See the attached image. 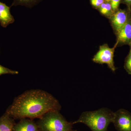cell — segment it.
Segmentation results:
<instances>
[{"label": "cell", "instance_id": "6da1fadb", "mask_svg": "<svg viewBox=\"0 0 131 131\" xmlns=\"http://www.w3.org/2000/svg\"><path fill=\"white\" fill-rule=\"evenodd\" d=\"M61 109L58 101L51 94L41 90H31L15 97L6 113L14 119H33Z\"/></svg>", "mask_w": 131, "mask_h": 131}, {"label": "cell", "instance_id": "7a4b0ae2", "mask_svg": "<svg viewBox=\"0 0 131 131\" xmlns=\"http://www.w3.org/2000/svg\"><path fill=\"white\" fill-rule=\"evenodd\" d=\"M114 115V113L110 109L102 108L95 111L83 112L77 120L72 123L73 125L84 124L92 131H107L109 124L112 123Z\"/></svg>", "mask_w": 131, "mask_h": 131}, {"label": "cell", "instance_id": "3957f363", "mask_svg": "<svg viewBox=\"0 0 131 131\" xmlns=\"http://www.w3.org/2000/svg\"><path fill=\"white\" fill-rule=\"evenodd\" d=\"M37 124L40 131H77L73 129V123L67 121L58 111L47 113Z\"/></svg>", "mask_w": 131, "mask_h": 131}, {"label": "cell", "instance_id": "277c9868", "mask_svg": "<svg viewBox=\"0 0 131 131\" xmlns=\"http://www.w3.org/2000/svg\"><path fill=\"white\" fill-rule=\"evenodd\" d=\"M118 44L117 41L113 48H110L107 44L101 46L99 51L93 58V61L101 64H106L112 71L114 72L116 69L114 66V57L115 50Z\"/></svg>", "mask_w": 131, "mask_h": 131}, {"label": "cell", "instance_id": "5b68a950", "mask_svg": "<svg viewBox=\"0 0 131 131\" xmlns=\"http://www.w3.org/2000/svg\"><path fill=\"white\" fill-rule=\"evenodd\" d=\"M112 123L118 131H131V113L125 109H120L114 112Z\"/></svg>", "mask_w": 131, "mask_h": 131}, {"label": "cell", "instance_id": "8992f818", "mask_svg": "<svg viewBox=\"0 0 131 131\" xmlns=\"http://www.w3.org/2000/svg\"><path fill=\"white\" fill-rule=\"evenodd\" d=\"M128 19L127 14L124 10H119L113 15L111 22L117 35L124 27Z\"/></svg>", "mask_w": 131, "mask_h": 131}, {"label": "cell", "instance_id": "52a82bcc", "mask_svg": "<svg viewBox=\"0 0 131 131\" xmlns=\"http://www.w3.org/2000/svg\"><path fill=\"white\" fill-rule=\"evenodd\" d=\"M13 131H40L37 124L32 119L25 118L20 119L19 122L15 125Z\"/></svg>", "mask_w": 131, "mask_h": 131}, {"label": "cell", "instance_id": "ba28073f", "mask_svg": "<svg viewBox=\"0 0 131 131\" xmlns=\"http://www.w3.org/2000/svg\"><path fill=\"white\" fill-rule=\"evenodd\" d=\"M15 19L10 12V7L0 2V24L2 27H6L14 22Z\"/></svg>", "mask_w": 131, "mask_h": 131}, {"label": "cell", "instance_id": "9c48e42d", "mask_svg": "<svg viewBox=\"0 0 131 131\" xmlns=\"http://www.w3.org/2000/svg\"><path fill=\"white\" fill-rule=\"evenodd\" d=\"M117 42L122 44H129L131 40V19L126 24L117 34Z\"/></svg>", "mask_w": 131, "mask_h": 131}, {"label": "cell", "instance_id": "30bf717a", "mask_svg": "<svg viewBox=\"0 0 131 131\" xmlns=\"http://www.w3.org/2000/svg\"><path fill=\"white\" fill-rule=\"evenodd\" d=\"M15 124L14 119L5 112L0 117V131H13Z\"/></svg>", "mask_w": 131, "mask_h": 131}, {"label": "cell", "instance_id": "8fae6325", "mask_svg": "<svg viewBox=\"0 0 131 131\" xmlns=\"http://www.w3.org/2000/svg\"><path fill=\"white\" fill-rule=\"evenodd\" d=\"M40 1L41 0H14L11 6L21 5L31 8L40 2Z\"/></svg>", "mask_w": 131, "mask_h": 131}, {"label": "cell", "instance_id": "7c38bea8", "mask_svg": "<svg viewBox=\"0 0 131 131\" xmlns=\"http://www.w3.org/2000/svg\"><path fill=\"white\" fill-rule=\"evenodd\" d=\"M100 11L102 14L107 16H112L113 12L110 2L103 3L100 7Z\"/></svg>", "mask_w": 131, "mask_h": 131}, {"label": "cell", "instance_id": "4fadbf2b", "mask_svg": "<svg viewBox=\"0 0 131 131\" xmlns=\"http://www.w3.org/2000/svg\"><path fill=\"white\" fill-rule=\"evenodd\" d=\"M19 72L18 71L10 69L0 64V76L6 74H17Z\"/></svg>", "mask_w": 131, "mask_h": 131}, {"label": "cell", "instance_id": "5bb4252c", "mask_svg": "<svg viewBox=\"0 0 131 131\" xmlns=\"http://www.w3.org/2000/svg\"><path fill=\"white\" fill-rule=\"evenodd\" d=\"M124 68L127 72L129 74L131 75V51H130L129 55L126 59Z\"/></svg>", "mask_w": 131, "mask_h": 131}, {"label": "cell", "instance_id": "9a60e30c", "mask_svg": "<svg viewBox=\"0 0 131 131\" xmlns=\"http://www.w3.org/2000/svg\"><path fill=\"white\" fill-rule=\"evenodd\" d=\"M120 1L121 0H110V2L113 12H115L118 9Z\"/></svg>", "mask_w": 131, "mask_h": 131}, {"label": "cell", "instance_id": "2e32d148", "mask_svg": "<svg viewBox=\"0 0 131 131\" xmlns=\"http://www.w3.org/2000/svg\"><path fill=\"white\" fill-rule=\"evenodd\" d=\"M91 5L96 8H99L104 3L105 0H90Z\"/></svg>", "mask_w": 131, "mask_h": 131}, {"label": "cell", "instance_id": "e0dca14e", "mask_svg": "<svg viewBox=\"0 0 131 131\" xmlns=\"http://www.w3.org/2000/svg\"><path fill=\"white\" fill-rule=\"evenodd\" d=\"M125 1L127 4L129 5L131 4V0H125Z\"/></svg>", "mask_w": 131, "mask_h": 131}, {"label": "cell", "instance_id": "ac0fdd59", "mask_svg": "<svg viewBox=\"0 0 131 131\" xmlns=\"http://www.w3.org/2000/svg\"><path fill=\"white\" fill-rule=\"evenodd\" d=\"M129 46H130V51H131V40L130 41V42H129Z\"/></svg>", "mask_w": 131, "mask_h": 131}, {"label": "cell", "instance_id": "d6986e66", "mask_svg": "<svg viewBox=\"0 0 131 131\" xmlns=\"http://www.w3.org/2000/svg\"><path fill=\"white\" fill-rule=\"evenodd\" d=\"M105 1H106V2H110V0H105Z\"/></svg>", "mask_w": 131, "mask_h": 131}]
</instances>
